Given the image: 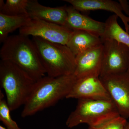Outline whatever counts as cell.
<instances>
[{
	"label": "cell",
	"instance_id": "1",
	"mask_svg": "<svg viewBox=\"0 0 129 129\" xmlns=\"http://www.w3.org/2000/svg\"><path fill=\"white\" fill-rule=\"evenodd\" d=\"M76 78L74 74L57 77L47 75L36 81L24 105L21 113L22 117L34 115L66 98Z\"/></svg>",
	"mask_w": 129,
	"mask_h": 129
},
{
	"label": "cell",
	"instance_id": "2",
	"mask_svg": "<svg viewBox=\"0 0 129 129\" xmlns=\"http://www.w3.org/2000/svg\"><path fill=\"white\" fill-rule=\"evenodd\" d=\"M2 43L1 60L17 66L35 81L46 76L35 44L28 36L20 34L11 36Z\"/></svg>",
	"mask_w": 129,
	"mask_h": 129
},
{
	"label": "cell",
	"instance_id": "3",
	"mask_svg": "<svg viewBox=\"0 0 129 129\" xmlns=\"http://www.w3.org/2000/svg\"><path fill=\"white\" fill-rule=\"evenodd\" d=\"M35 82L20 68L12 63L1 60L0 85L5 91L11 111L24 105Z\"/></svg>",
	"mask_w": 129,
	"mask_h": 129
},
{
	"label": "cell",
	"instance_id": "4",
	"mask_svg": "<svg viewBox=\"0 0 129 129\" xmlns=\"http://www.w3.org/2000/svg\"><path fill=\"white\" fill-rule=\"evenodd\" d=\"M40 60L47 76L57 77L74 74L75 56L67 45L32 37Z\"/></svg>",
	"mask_w": 129,
	"mask_h": 129
},
{
	"label": "cell",
	"instance_id": "5",
	"mask_svg": "<svg viewBox=\"0 0 129 129\" xmlns=\"http://www.w3.org/2000/svg\"><path fill=\"white\" fill-rule=\"evenodd\" d=\"M74 111L70 114L66 125L72 128L81 124L96 127L120 116L115 104L110 100L79 99Z\"/></svg>",
	"mask_w": 129,
	"mask_h": 129
},
{
	"label": "cell",
	"instance_id": "6",
	"mask_svg": "<svg viewBox=\"0 0 129 129\" xmlns=\"http://www.w3.org/2000/svg\"><path fill=\"white\" fill-rule=\"evenodd\" d=\"M102 60L100 76L127 73L129 67V48L113 40L103 43Z\"/></svg>",
	"mask_w": 129,
	"mask_h": 129
},
{
	"label": "cell",
	"instance_id": "7",
	"mask_svg": "<svg viewBox=\"0 0 129 129\" xmlns=\"http://www.w3.org/2000/svg\"><path fill=\"white\" fill-rule=\"evenodd\" d=\"M73 31L66 26L32 18L19 29V34L28 37H39L50 42L66 45Z\"/></svg>",
	"mask_w": 129,
	"mask_h": 129
},
{
	"label": "cell",
	"instance_id": "8",
	"mask_svg": "<svg viewBox=\"0 0 129 129\" xmlns=\"http://www.w3.org/2000/svg\"><path fill=\"white\" fill-rule=\"evenodd\" d=\"M119 115L129 118V75L127 73L99 76Z\"/></svg>",
	"mask_w": 129,
	"mask_h": 129
},
{
	"label": "cell",
	"instance_id": "9",
	"mask_svg": "<svg viewBox=\"0 0 129 129\" xmlns=\"http://www.w3.org/2000/svg\"><path fill=\"white\" fill-rule=\"evenodd\" d=\"M66 98H74L78 100H111L108 92L100 80L99 76L77 78Z\"/></svg>",
	"mask_w": 129,
	"mask_h": 129
},
{
	"label": "cell",
	"instance_id": "10",
	"mask_svg": "<svg viewBox=\"0 0 129 129\" xmlns=\"http://www.w3.org/2000/svg\"><path fill=\"white\" fill-rule=\"evenodd\" d=\"M103 45L81 52L75 56L74 74L77 78L100 76L101 70Z\"/></svg>",
	"mask_w": 129,
	"mask_h": 129
},
{
	"label": "cell",
	"instance_id": "11",
	"mask_svg": "<svg viewBox=\"0 0 129 129\" xmlns=\"http://www.w3.org/2000/svg\"><path fill=\"white\" fill-rule=\"evenodd\" d=\"M79 12L102 10L112 12L121 19L129 34V17L123 13L119 2L112 0H64Z\"/></svg>",
	"mask_w": 129,
	"mask_h": 129
},
{
	"label": "cell",
	"instance_id": "12",
	"mask_svg": "<svg viewBox=\"0 0 129 129\" xmlns=\"http://www.w3.org/2000/svg\"><path fill=\"white\" fill-rule=\"evenodd\" d=\"M27 12L31 18H37L66 26L68 17L67 6L48 7L40 4L37 0H29Z\"/></svg>",
	"mask_w": 129,
	"mask_h": 129
},
{
	"label": "cell",
	"instance_id": "13",
	"mask_svg": "<svg viewBox=\"0 0 129 129\" xmlns=\"http://www.w3.org/2000/svg\"><path fill=\"white\" fill-rule=\"evenodd\" d=\"M66 27L72 30H85L100 37L104 32L105 23L81 13L72 6H67Z\"/></svg>",
	"mask_w": 129,
	"mask_h": 129
},
{
	"label": "cell",
	"instance_id": "14",
	"mask_svg": "<svg viewBox=\"0 0 129 129\" xmlns=\"http://www.w3.org/2000/svg\"><path fill=\"white\" fill-rule=\"evenodd\" d=\"M102 44L100 37L85 30H74L66 45L76 56Z\"/></svg>",
	"mask_w": 129,
	"mask_h": 129
},
{
	"label": "cell",
	"instance_id": "15",
	"mask_svg": "<svg viewBox=\"0 0 129 129\" xmlns=\"http://www.w3.org/2000/svg\"><path fill=\"white\" fill-rule=\"evenodd\" d=\"M118 18L115 14L108 17L104 22V32L100 38L103 43L106 41L113 40L124 44L129 48V34L119 24Z\"/></svg>",
	"mask_w": 129,
	"mask_h": 129
},
{
	"label": "cell",
	"instance_id": "16",
	"mask_svg": "<svg viewBox=\"0 0 129 129\" xmlns=\"http://www.w3.org/2000/svg\"><path fill=\"white\" fill-rule=\"evenodd\" d=\"M28 14L8 16L0 13V42L3 43L9 33L25 26L31 20Z\"/></svg>",
	"mask_w": 129,
	"mask_h": 129
},
{
	"label": "cell",
	"instance_id": "17",
	"mask_svg": "<svg viewBox=\"0 0 129 129\" xmlns=\"http://www.w3.org/2000/svg\"><path fill=\"white\" fill-rule=\"evenodd\" d=\"M29 0H7L0 2V13L8 16L28 14Z\"/></svg>",
	"mask_w": 129,
	"mask_h": 129
},
{
	"label": "cell",
	"instance_id": "18",
	"mask_svg": "<svg viewBox=\"0 0 129 129\" xmlns=\"http://www.w3.org/2000/svg\"><path fill=\"white\" fill-rule=\"evenodd\" d=\"M11 110L4 97L0 99V120L8 129H21L11 117Z\"/></svg>",
	"mask_w": 129,
	"mask_h": 129
},
{
	"label": "cell",
	"instance_id": "19",
	"mask_svg": "<svg viewBox=\"0 0 129 129\" xmlns=\"http://www.w3.org/2000/svg\"><path fill=\"white\" fill-rule=\"evenodd\" d=\"M127 120L120 116L96 127H89L87 129H125Z\"/></svg>",
	"mask_w": 129,
	"mask_h": 129
},
{
	"label": "cell",
	"instance_id": "20",
	"mask_svg": "<svg viewBox=\"0 0 129 129\" xmlns=\"http://www.w3.org/2000/svg\"><path fill=\"white\" fill-rule=\"evenodd\" d=\"M120 4L123 12H124L128 17H129V3L127 0H119Z\"/></svg>",
	"mask_w": 129,
	"mask_h": 129
},
{
	"label": "cell",
	"instance_id": "21",
	"mask_svg": "<svg viewBox=\"0 0 129 129\" xmlns=\"http://www.w3.org/2000/svg\"><path fill=\"white\" fill-rule=\"evenodd\" d=\"M125 129H129V122L127 121L126 125H125Z\"/></svg>",
	"mask_w": 129,
	"mask_h": 129
},
{
	"label": "cell",
	"instance_id": "22",
	"mask_svg": "<svg viewBox=\"0 0 129 129\" xmlns=\"http://www.w3.org/2000/svg\"><path fill=\"white\" fill-rule=\"evenodd\" d=\"M0 129H8L7 128H5V127H3L2 125H1L0 126Z\"/></svg>",
	"mask_w": 129,
	"mask_h": 129
},
{
	"label": "cell",
	"instance_id": "23",
	"mask_svg": "<svg viewBox=\"0 0 129 129\" xmlns=\"http://www.w3.org/2000/svg\"><path fill=\"white\" fill-rule=\"evenodd\" d=\"M127 73L129 75V67L128 69V70H127Z\"/></svg>",
	"mask_w": 129,
	"mask_h": 129
}]
</instances>
